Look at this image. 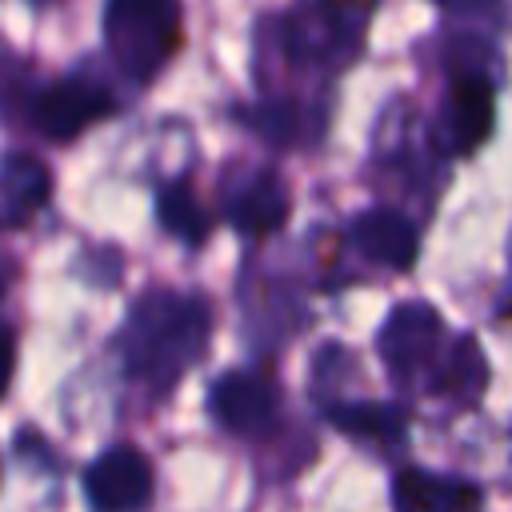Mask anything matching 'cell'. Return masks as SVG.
<instances>
[{"label":"cell","instance_id":"cell-9","mask_svg":"<svg viewBox=\"0 0 512 512\" xmlns=\"http://www.w3.org/2000/svg\"><path fill=\"white\" fill-rule=\"evenodd\" d=\"M52 192V172L32 152H8L0 160V228L24 224L44 208Z\"/></svg>","mask_w":512,"mask_h":512},{"label":"cell","instance_id":"cell-16","mask_svg":"<svg viewBox=\"0 0 512 512\" xmlns=\"http://www.w3.org/2000/svg\"><path fill=\"white\" fill-rule=\"evenodd\" d=\"M12 364H16V340H12V332H8V328H0V396L8 392Z\"/></svg>","mask_w":512,"mask_h":512},{"label":"cell","instance_id":"cell-17","mask_svg":"<svg viewBox=\"0 0 512 512\" xmlns=\"http://www.w3.org/2000/svg\"><path fill=\"white\" fill-rule=\"evenodd\" d=\"M440 4H452V8H464V12H480V8H496V0H440Z\"/></svg>","mask_w":512,"mask_h":512},{"label":"cell","instance_id":"cell-18","mask_svg":"<svg viewBox=\"0 0 512 512\" xmlns=\"http://www.w3.org/2000/svg\"><path fill=\"white\" fill-rule=\"evenodd\" d=\"M0 296H4V272H0Z\"/></svg>","mask_w":512,"mask_h":512},{"label":"cell","instance_id":"cell-7","mask_svg":"<svg viewBox=\"0 0 512 512\" xmlns=\"http://www.w3.org/2000/svg\"><path fill=\"white\" fill-rule=\"evenodd\" d=\"M392 504H396V512H480L484 492L456 476L404 468L392 480Z\"/></svg>","mask_w":512,"mask_h":512},{"label":"cell","instance_id":"cell-6","mask_svg":"<svg viewBox=\"0 0 512 512\" xmlns=\"http://www.w3.org/2000/svg\"><path fill=\"white\" fill-rule=\"evenodd\" d=\"M444 340V320L432 304H420V300H408L400 308H392V316L384 320L380 336H376V348H380V360L396 372V376H408L416 368H424L436 348Z\"/></svg>","mask_w":512,"mask_h":512},{"label":"cell","instance_id":"cell-15","mask_svg":"<svg viewBox=\"0 0 512 512\" xmlns=\"http://www.w3.org/2000/svg\"><path fill=\"white\" fill-rule=\"evenodd\" d=\"M292 124H296V112L288 104H264V108L252 112V128L272 144H288L292 140Z\"/></svg>","mask_w":512,"mask_h":512},{"label":"cell","instance_id":"cell-13","mask_svg":"<svg viewBox=\"0 0 512 512\" xmlns=\"http://www.w3.org/2000/svg\"><path fill=\"white\" fill-rule=\"evenodd\" d=\"M160 224L172 232V236H180L184 244H200L204 236H208V216L200 212V204H196V196L188 192V184H168L164 192H160Z\"/></svg>","mask_w":512,"mask_h":512},{"label":"cell","instance_id":"cell-5","mask_svg":"<svg viewBox=\"0 0 512 512\" xmlns=\"http://www.w3.org/2000/svg\"><path fill=\"white\" fill-rule=\"evenodd\" d=\"M108 112H112V96H108L100 84L84 80V76L52 80V84L36 96V104H32L36 128H40L44 136H52V140H72V136H80L88 124L104 120Z\"/></svg>","mask_w":512,"mask_h":512},{"label":"cell","instance_id":"cell-19","mask_svg":"<svg viewBox=\"0 0 512 512\" xmlns=\"http://www.w3.org/2000/svg\"><path fill=\"white\" fill-rule=\"evenodd\" d=\"M36 4H48V0H36Z\"/></svg>","mask_w":512,"mask_h":512},{"label":"cell","instance_id":"cell-8","mask_svg":"<svg viewBox=\"0 0 512 512\" xmlns=\"http://www.w3.org/2000/svg\"><path fill=\"white\" fill-rule=\"evenodd\" d=\"M492 116H496V100H492V80L484 76H456L448 108H444V140L456 156L476 152L488 132H492Z\"/></svg>","mask_w":512,"mask_h":512},{"label":"cell","instance_id":"cell-10","mask_svg":"<svg viewBox=\"0 0 512 512\" xmlns=\"http://www.w3.org/2000/svg\"><path fill=\"white\" fill-rule=\"evenodd\" d=\"M352 240H356V248L364 256H372L376 264L396 268V272L412 268L416 244H420L416 240V228L408 224V216H400L392 208H368V212H360L352 220Z\"/></svg>","mask_w":512,"mask_h":512},{"label":"cell","instance_id":"cell-1","mask_svg":"<svg viewBox=\"0 0 512 512\" xmlns=\"http://www.w3.org/2000/svg\"><path fill=\"white\" fill-rule=\"evenodd\" d=\"M208 304L200 296L152 288L124 324V368L152 388H172L208 344Z\"/></svg>","mask_w":512,"mask_h":512},{"label":"cell","instance_id":"cell-3","mask_svg":"<svg viewBox=\"0 0 512 512\" xmlns=\"http://www.w3.org/2000/svg\"><path fill=\"white\" fill-rule=\"evenodd\" d=\"M208 408L240 436H268L280 420V392L264 372H224L208 392Z\"/></svg>","mask_w":512,"mask_h":512},{"label":"cell","instance_id":"cell-12","mask_svg":"<svg viewBox=\"0 0 512 512\" xmlns=\"http://www.w3.org/2000/svg\"><path fill=\"white\" fill-rule=\"evenodd\" d=\"M328 416L340 432L360 436V440H380V444H396L404 436V424H408V416L396 404H380V400L336 404V408H328Z\"/></svg>","mask_w":512,"mask_h":512},{"label":"cell","instance_id":"cell-4","mask_svg":"<svg viewBox=\"0 0 512 512\" xmlns=\"http://www.w3.org/2000/svg\"><path fill=\"white\" fill-rule=\"evenodd\" d=\"M84 492L96 512H140L152 496V464L140 448H108L88 464Z\"/></svg>","mask_w":512,"mask_h":512},{"label":"cell","instance_id":"cell-2","mask_svg":"<svg viewBox=\"0 0 512 512\" xmlns=\"http://www.w3.org/2000/svg\"><path fill=\"white\" fill-rule=\"evenodd\" d=\"M104 40L132 80H152L180 40V0H108Z\"/></svg>","mask_w":512,"mask_h":512},{"label":"cell","instance_id":"cell-14","mask_svg":"<svg viewBox=\"0 0 512 512\" xmlns=\"http://www.w3.org/2000/svg\"><path fill=\"white\" fill-rule=\"evenodd\" d=\"M436 388L440 392H476V388H484V356L476 352L472 340H460L456 344L452 364L436 376Z\"/></svg>","mask_w":512,"mask_h":512},{"label":"cell","instance_id":"cell-11","mask_svg":"<svg viewBox=\"0 0 512 512\" xmlns=\"http://www.w3.org/2000/svg\"><path fill=\"white\" fill-rule=\"evenodd\" d=\"M288 188L280 184V176L272 172H260L236 200H232V224L244 232V236H268L276 232L284 220H288Z\"/></svg>","mask_w":512,"mask_h":512}]
</instances>
